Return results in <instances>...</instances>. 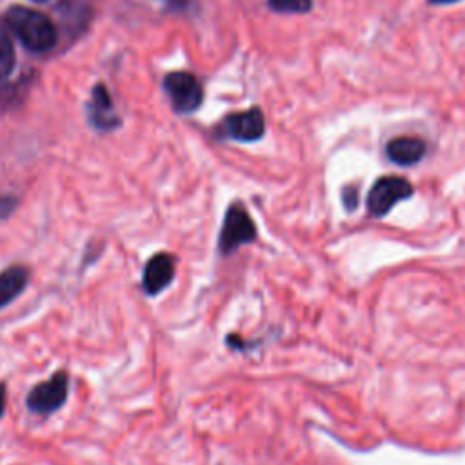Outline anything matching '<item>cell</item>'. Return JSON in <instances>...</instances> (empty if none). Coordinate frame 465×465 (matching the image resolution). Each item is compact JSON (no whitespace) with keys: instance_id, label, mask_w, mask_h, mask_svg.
Instances as JSON below:
<instances>
[{"instance_id":"14","label":"cell","mask_w":465,"mask_h":465,"mask_svg":"<svg viewBox=\"0 0 465 465\" xmlns=\"http://www.w3.org/2000/svg\"><path fill=\"white\" fill-rule=\"evenodd\" d=\"M5 414V383H0V418Z\"/></svg>"},{"instance_id":"4","label":"cell","mask_w":465,"mask_h":465,"mask_svg":"<svg viewBox=\"0 0 465 465\" xmlns=\"http://www.w3.org/2000/svg\"><path fill=\"white\" fill-rule=\"evenodd\" d=\"M412 194V185L401 176H381L367 194V209L372 216H385L398 202Z\"/></svg>"},{"instance_id":"17","label":"cell","mask_w":465,"mask_h":465,"mask_svg":"<svg viewBox=\"0 0 465 465\" xmlns=\"http://www.w3.org/2000/svg\"><path fill=\"white\" fill-rule=\"evenodd\" d=\"M36 2H44V0H36Z\"/></svg>"},{"instance_id":"6","label":"cell","mask_w":465,"mask_h":465,"mask_svg":"<svg viewBox=\"0 0 465 465\" xmlns=\"http://www.w3.org/2000/svg\"><path fill=\"white\" fill-rule=\"evenodd\" d=\"M174 258L169 252L153 254L142 271V289L147 296H158L174 280Z\"/></svg>"},{"instance_id":"10","label":"cell","mask_w":465,"mask_h":465,"mask_svg":"<svg viewBox=\"0 0 465 465\" xmlns=\"http://www.w3.org/2000/svg\"><path fill=\"white\" fill-rule=\"evenodd\" d=\"M91 120L98 129H113L118 125V116L113 109L111 96L107 89L100 84L93 89V98H91Z\"/></svg>"},{"instance_id":"1","label":"cell","mask_w":465,"mask_h":465,"mask_svg":"<svg viewBox=\"0 0 465 465\" xmlns=\"http://www.w3.org/2000/svg\"><path fill=\"white\" fill-rule=\"evenodd\" d=\"M5 22L31 51H47L56 42V29L53 22L44 13L27 5H11L5 11Z\"/></svg>"},{"instance_id":"16","label":"cell","mask_w":465,"mask_h":465,"mask_svg":"<svg viewBox=\"0 0 465 465\" xmlns=\"http://www.w3.org/2000/svg\"><path fill=\"white\" fill-rule=\"evenodd\" d=\"M432 4H452V2H458V0H429Z\"/></svg>"},{"instance_id":"9","label":"cell","mask_w":465,"mask_h":465,"mask_svg":"<svg viewBox=\"0 0 465 465\" xmlns=\"http://www.w3.org/2000/svg\"><path fill=\"white\" fill-rule=\"evenodd\" d=\"M385 153L398 165H412L425 154V143L414 136H398L387 143Z\"/></svg>"},{"instance_id":"15","label":"cell","mask_w":465,"mask_h":465,"mask_svg":"<svg viewBox=\"0 0 465 465\" xmlns=\"http://www.w3.org/2000/svg\"><path fill=\"white\" fill-rule=\"evenodd\" d=\"M160 2H163V4L169 5V7H182V4H183L185 0H160Z\"/></svg>"},{"instance_id":"12","label":"cell","mask_w":465,"mask_h":465,"mask_svg":"<svg viewBox=\"0 0 465 465\" xmlns=\"http://www.w3.org/2000/svg\"><path fill=\"white\" fill-rule=\"evenodd\" d=\"M269 5L278 13H307L312 2L311 0H269Z\"/></svg>"},{"instance_id":"7","label":"cell","mask_w":465,"mask_h":465,"mask_svg":"<svg viewBox=\"0 0 465 465\" xmlns=\"http://www.w3.org/2000/svg\"><path fill=\"white\" fill-rule=\"evenodd\" d=\"M265 133V120L258 107L234 113L225 120V134L238 142L260 140Z\"/></svg>"},{"instance_id":"5","label":"cell","mask_w":465,"mask_h":465,"mask_svg":"<svg viewBox=\"0 0 465 465\" xmlns=\"http://www.w3.org/2000/svg\"><path fill=\"white\" fill-rule=\"evenodd\" d=\"M165 91L178 113H193L203 100V89L200 82L185 71L169 73L163 80Z\"/></svg>"},{"instance_id":"3","label":"cell","mask_w":465,"mask_h":465,"mask_svg":"<svg viewBox=\"0 0 465 465\" xmlns=\"http://www.w3.org/2000/svg\"><path fill=\"white\" fill-rule=\"evenodd\" d=\"M69 394V376L62 369L51 378L36 383L25 398V405L33 414L49 416L64 407Z\"/></svg>"},{"instance_id":"11","label":"cell","mask_w":465,"mask_h":465,"mask_svg":"<svg viewBox=\"0 0 465 465\" xmlns=\"http://www.w3.org/2000/svg\"><path fill=\"white\" fill-rule=\"evenodd\" d=\"M15 67V47L9 36V29L0 22V80L9 76Z\"/></svg>"},{"instance_id":"8","label":"cell","mask_w":465,"mask_h":465,"mask_svg":"<svg viewBox=\"0 0 465 465\" xmlns=\"http://www.w3.org/2000/svg\"><path fill=\"white\" fill-rule=\"evenodd\" d=\"M29 283V269L25 265H9L0 271V309L13 303Z\"/></svg>"},{"instance_id":"2","label":"cell","mask_w":465,"mask_h":465,"mask_svg":"<svg viewBox=\"0 0 465 465\" xmlns=\"http://www.w3.org/2000/svg\"><path fill=\"white\" fill-rule=\"evenodd\" d=\"M256 225L242 203H231L225 211L222 229L218 234V251L227 256L232 254L242 245L254 242Z\"/></svg>"},{"instance_id":"13","label":"cell","mask_w":465,"mask_h":465,"mask_svg":"<svg viewBox=\"0 0 465 465\" xmlns=\"http://www.w3.org/2000/svg\"><path fill=\"white\" fill-rule=\"evenodd\" d=\"M18 205V200L13 194H0V220L9 218Z\"/></svg>"}]
</instances>
